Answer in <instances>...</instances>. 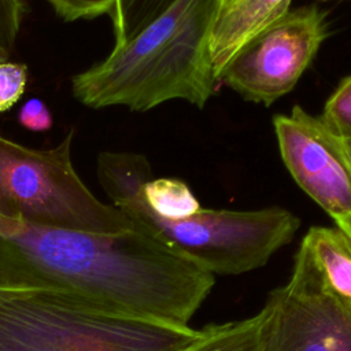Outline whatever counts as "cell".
Listing matches in <instances>:
<instances>
[{"instance_id":"1","label":"cell","mask_w":351,"mask_h":351,"mask_svg":"<svg viewBox=\"0 0 351 351\" xmlns=\"http://www.w3.org/2000/svg\"><path fill=\"white\" fill-rule=\"evenodd\" d=\"M214 274L138 228L89 233L0 217V288L73 291L115 308L188 325Z\"/></svg>"},{"instance_id":"2","label":"cell","mask_w":351,"mask_h":351,"mask_svg":"<svg viewBox=\"0 0 351 351\" xmlns=\"http://www.w3.org/2000/svg\"><path fill=\"white\" fill-rule=\"evenodd\" d=\"M221 0H176L144 29L71 77L84 106L148 111L170 100L204 107L218 82L211 34Z\"/></svg>"},{"instance_id":"3","label":"cell","mask_w":351,"mask_h":351,"mask_svg":"<svg viewBox=\"0 0 351 351\" xmlns=\"http://www.w3.org/2000/svg\"><path fill=\"white\" fill-rule=\"evenodd\" d=\"M152 177L148 159L129 151H104L97 156L99 184L133 225L213 274H243L267 263L292 241L300 219L282 207L236 211L200 208L181 219L155 215L141 188Z\"/></svg>"},{"instance_id":"4","label":"cell","mask_w":351,"mask_h":351,"mask_svg":"<svg viewBox=\"0 0 351 351\" xmlns=\"http://www.w3.org/2000/svg\"><path fill=\"white\" fill-rule=\"evenodd\" d=\"M200 333L67 289L0 288V351H181Z\"/></svg>"},{"instance_id":"5","label":"cell","mask_w":351,"mask_h":351,"mask_svg":"<svg viewBox=\"0 0 351 351\" xmlns=\"http://www.w3.org/2000/svg\"><path fill=\"white\" fill-rule=\"evenodd\" d=\"M74 132L53 148L36 149L0 136V217L89 233L134 228L115 206L97 199L71 160Z\"/></svg>"},{"instance_id":"6","label":"cell","mask_w":351,"mask_h":351,"mask_svg":"<svg viewBox=\"0 0 351 351\" xmlns=\"http://www.w3.org/2000/svg\"><path fill=\"white\" fill-rule=\"evenodd\" d=\"M263 311V351H351V306L324 281L300 244L289 281L273 289Z\"/></svg>"},{"instance_id":"7","label":"cell","mask_w":351,"mask_h":351,"mask_svg":"<svg viewBox=\"0 0 351 351\" xmlns=\"http://www.w3.org/2000/svg\"><path fill=\"white\" fill-rule=\"evenodd\" d=\"M326 36V16L318 7L288 11L230 59L219 82L248 101L270 106L296 86Z\"/></svg>"},{"instance_id":"8","label":"cell","mask_w":351,"mask_h":351,"mask_svg":"<svg viewBox=\"0 0 351 351\" xmlns=\"http://www.w3.org/2000/svg\"><path fill=\"white\" fill-rule=\"evenodd\" d=\"M282 162L295 182L328 214L351 217V163L341 136L321 117L295 106L273 118Z\"/></svg>"},{"instance_id":"9","label":"cell","mask_w":351,"mask_h":351,"mask_svg":"<svg viewBox=\"0 0 351 351\" xmlns=\"http://www.w3.org/2000/svg\"><path fill=\"white\" fill-rule=\"evenodd\" d=\"M292 0H225L211 34V60L219 82L230 59L259 32L289 11Z\"/></svg>"},{"instance_id":"10","label":"cell","mask_w":351,"mask_h":351,"mask_svg":"<svg viewBox=\"0 0 351 351\" xmlns=\"http://www.w3.org/2000/svg\"><path fill=\"white\" fill-rule=\"evenodd\" d=\"M326 285L351 306V236L339 226H311L302 243Z\"/></svg>"},{"instance_id":"11","label":"cell","mask_w":351,"mask_h":351,"mask_svg":"<svg viewBox=\"0 0 351 351\" xmlns=\"http://www.w3.org/2000/svg\"><path fill=\"white\" fill-rule=\"evenodd\" d=\"M181 351H263V311L252 317L202 329L200 336Z\"/></svg>"},{"instance_id":"12","label":"cell","mask_w":351,"mask_h":351,"mask_svg":"<svg viewBox=\"0 0 351 351\" xmlns=\"http://www.w3.org/2000/svg\"><path fill=\"white\" fill-rule=\"evenodd\" d=\"M141 195L149 211L166 219H181L202 208L191 188L178 178L151 177L144 182Z\"/></svg>"},{"instance_id":"13","label":"cell","mask_w":351,"mask_h":351,"mask_svg":"<svg viewBox=\"0 0 351 351\" xmlns=\"http://www.w3.org/2000/svg\"><path fill=\"white\" fill-rule=\"evenodd\" d=\"M176 0H117L108 16L112 26L114 45H121L144 29Z\"/></svg>"},{"instance_id":"14","label":"cell","mask_w":351,"mask_h":351,"mask_svg":"<svg viewBox=\"0 0 351 351\" xmlns=\"http://www.w3.org/2000/svg\"><path fill=\"white\" fill-rule=\"evenodd\" d=\"M26 11V0H0V62L14 53Z\"/></svg>"},{"instance_id":"15","label":"cell","mask_w":351,"mask_h":351,"mask_svg":"<svg viewBox=\"0 0 351 351\" xmlns=\"http://www.w3.org/2000/svg\"><path fill=\"white\" fill-rule=\"evenodd\" d=\"M321 118L337 134H351V75L344 78L326 100Z\"/></svg>"},{"instance_id":"16","label":"cell","mask_w":351,"mask_h":351,"mask_svg":"<svg viewBox=\"0 0 351 351\" xmlns=\"http://www.w3.org/2000/svg\"><path fill=\"white\" fill-rule=\"evenodd\" d=\"M27 67L16 62H0V114L14 107L25 93Z\"/></svg>"},{"instance_id":"17","label":"cell","mask_w":351,"mask_h":351,"mask_svg":"<svg viewBox=\"0 0 351 351\" xmlns=\"http://www.w3.org/2000/svg\"><path fill=\"white\" fill-rule=\"evenodd\" d=\"M53 11L64 21L93 19L101 15L110 16L117 0H47Z\"/></svg>"},{"instance_id":"18","label":"cell","mask_w":351,"mask_h":351,"mask_svg":"<svg viewBox=\"0 0 351 351\" xmlns=\"http://www.w3.org/2000/svg\"><path fill=\"white\" fill-rule=\"evenodd\" d=\"M16 118L21 126L30 132H47L53 123L48 106L37 97L25 101L19 108Z\"/></svg>"},{"instance_id":"19","label":"cell","mask_w":351,"mask_h":351,"mask_svg":"<svg viewBox=\"0 0 351 351\" xmlns=\"http://www.w3.org/2000/svg\"><path fill=\"white\" fill-rule=\"evenodd\" d=\"M341 143H343V147H344V151L347 154V158L351 163V134H346V136H341Z\"/></svg>"},{"instance_id":"20","label":"cell","mask_w":351,"mask_h":351,"mask_svg":"<svg viewBox=\"0 0 351 351\" xmlns=\"http://www.w3.org/2000/svg\"><path fill=\"white\" fill-rule=\"evenodd\" d=\"M335 223H336V226H339L340 229H343L344 232H347V233L351 236V217H348V218H346V219L336 221Z\"/></svg>"},{"instance_id":"21","label":"cell","mask_w":351,"mask_h":351,"mask_svg":"<svg viewBox=\"0 0 351 351\" xmlns=\"http://www.w3.org/2000/svg\"><path fill=\"white\" fill-rule=\"evenodd\" d=\"M222 1H225V0H221V3H222Z\"/></svg>"}]
</instances>
